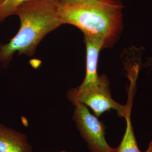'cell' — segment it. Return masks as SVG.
<instances>
[{
	"mask_svg": "<svg viewBox=\"0 0 152 152\" xmlns=\"http://www.w3.org/2000/svg\"><path fill=\"white\" fill-rule=\"evenodd\" d=\"M65 152V151H62V152Z\"/></svg>",
	"mask_w": 152,
	"mask_h": 152,
	"instance_id": "obj_10",
	"label": "cell"
},
{
	"mask_svg": "<svg viewBox=\"0 0 152 152\" xmlns=\"http://www.w3.org/2000/svg\"><path fill=\"white\" fill-rule=\"evenodd\" d=\"M29 0H0V23L9 16L14 15L17 8Z\"/></svg>",
	"mask_w": 152,
	"mask_h": 152,
	"instance_id": "obj_8",
	"label": "cell"
},
{
	"mask_svg": "<svg viewBox=\"0 0 152 152\" xmlns=\"http://www.w3.org/2000/svg\"><path fill=\"white\" fill-rule=\"evenodd\" d=\"M144 152H152V142H150V144H149V146H148V148H147V150H146V151H145Z\"/></svg>",
	"mask_w": 152,
	"mask_h": 152,
	"instance_id": "obj_9",
	"label": "cell"
},
{
	"mask_svg": "<svg viewBox=\"0 0 152 152\" xmlns=\"http://www.w3.org/2000/svg\"><path fill=\"white\" fill-rule=\"evenodd\" d=\"M84 41L86 50V75L83 81L78 88L86 89L98 85L101 81V75L98 73L99 54L104 49L103 45L98 39L84 36Z\"/></svg>",
	"mask_w": 152,
	"mask_h": 152,
	"instance_id": "obj_5",
	"label": "cell"
},
{
	"mask_svg": "<svg viewBox=\"0 0 152 152\" xmlns=\"http://www.w3.org/2000/svg\"><path fill=\"white\" fill-rule=\"evenodd\" d=\"M68 98L74 104L80 103L92 110L97 117L110 110H114L117 114L125 118L131 111L132 100L126 105L115 101L112 98L110 90V84L107 76L101 75V81L96 86L86 89L72 88L68 93Z\"/></svg>",
	"mask_w": 152,
	"mask_h": 152,
	"instance_id": "obj_3",
	"label": "cell"
},
{
	"mask_svg": "<svg viewBox=\"0 0 152 152\" xmlns=\"http://www.w3.org/2000/svg\"><path fill=\"white\" fill-rule=\"evenodd\" d=\"M125 118L126 122L125 134L120 145L115 148L114 152H141L137 145L132 125L131 111L127 113Z\"/></svg>",
	"mask_w": 152,
	"mask_h": 152,
	"instance_id": "obj_7",
	"label": "cell"
},
{
	"mask_svg": "<svg viewBox=\"0 0 152 152\" xmlns=\"http://www.w3.org/2000/svg\"><path fill=\"white\" fill-rule=\"evenodd\" d=\"M0 152H33L26 135L0 124Z\"/></svg>",
	"mask_w": 152,
	"mask_h": 152,
	"instance_id": "obj_6",
	"label": "cell"
},
{
	"mask_svg": "<svg viewBox=\"0 0 152 152\" xmlns=\"http://www.w3.org/2000/svg\"><path fill=\"white\" fill-rule=\"evenodd\" d=\"M151 142H152V141H151Z\"/></svg>",
	"mask_w": 152,
	"mask_h": 152,
	"instance_id": "obj_11",
	"label": "cell"
},
{
	"mask_svg": "<svg viewBox=\"0 0 152 152\" xmlns=\"http://www.w3.org/2000/svg\"><path fill=\"white\" fill-rule=\"evenodd\" d=\"M73 120L83 140L91 152H114L105 137V126L88 108L80 103H76Z\"/></svg>",
	"mask_w": 152,
	"mask_h": 152,
	"instance_id": "obj_4",
	"label": "cell"
},
{
	"mask_svg": "<svg viewBox=\"0 0 152 152\" xmlns=\"http://www.w3.org/2000/svg\"><path fill=\"white\" fill-rule=\"evenodd\" d=\"M14 15L19 18L20 27L9 43L0 46V64L10 63L16 52L32 55L46 34L63 25L58 0H29L17 8Z\"/></svg>",
	"mask_w": 152,
	"mask_h": 152,
	"instance_id": "obj_2",
	"label": "cell"
},
{
	"mask_svg": "<svg viewBox=\"0 0 152 152\" xmlns=\"http://www.w3.org/2000/svg\"><path fill=\"white\" fill-rule=\"evenodd\" d=\"M120 0H58V11L63 24L80 29L85 36L98 39L104 49L112 48L124 29Z\"/></svg>",
	"mask_w": 152,
	"mask_h": 152,
	"instance_id": "obj_1",
	"label": "cell"
}]
</instances>
